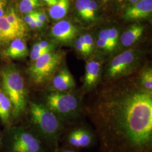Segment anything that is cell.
I'll use <instances>...</instances> for the list:
<instances>
[{
	"label": "cell",
	"mask_w": 152,
	"mask_h": 152,
	"mask_svg": "<svg viewBox=\"0 0 152 152\" xmlns=\"http://www.w3.org/2000/svg\"><path fill=\"white\" fill-rule=\"evenodd\" d=\"M61 137L63 145L77 150L92 147L97 139L94 131L87 125L79 122L67 127Z\"/></svg>",
	"instance_id": "ba28073f"
},
{
	"label": "cell",
	"mask_w": 152,
	"mask_h": 152,
	"mask_svg": "<svg viewBox=\"0 0 152 152\" xmlns=\"http://www.w3.org/2000/svg\"><path fill=\"white\" fill-rule=\"evenodd\" d=\"M85 42L87 45V50L89 54H91L94 48V42L92 36L89 34H86L83 36Z\"/></svg>",
	"instance_id": "d4e9b609"
},
{
	"label": "cell",
	"mask_w": 152,
	"mask_h": 152,
	"mask_svg": "<svg viewBox=\"0 0 152 152\" xmlns=\"http://www.w3.org/2000/svg\"><path fill=\"white\" fill-rule=\"evenodd\" d=\"M34 19H35V17L34 16L33 11L30 13L27 14L26 15L24 18V21L27 25L30 23L33 22Z\"/></svg>",
	"instance_id": "f546056e"
},
{
	"label": "cell",
	"mask_w": 152,
	"mask_h": 152,
	"mask_svg": "<svg viewBox=\"0 0 152 152\" xmlns=\"http://www.w3.org/2000/svg\"><path fill=\"white\" fill-rule=\"evenodd\" d=\"M2 135L0 130V148L2 147Z\"/></svg>",
	"instance_id": "e575fe53"
},
{
	"label": "cell",
	"mask_w": 152,
	"mask_h": 152,
	"mask_svg": "<svg viewBox=\"0 0 152 152\" xmlns=\"http://www.w3.org/2000/svg\"><path fill=\"white\" fill-rule=\"evenodd\" d=\"M33 14H34V17L39 20L43 22L44 23H45V22L47 21V20H48L47 16L43 12L36 11H33Z\"/></svg>",
	"instance_id": "83f0119b"
},
{
	"label": "cell",
	"mask_w": 152,
	"mask_h": 152,
	"mask_svg": "<svg viewBox=\"0 0 152 152\" xmlns=\"http://www.w3.org/2000/svg\"><path fill=\"white\" fill-rule=\"evenodd\" d=\"M144 28L140 24H135L131 26L123 33L121 36V42L122 45L129 47L133 45L141 37Z\"/></svg>",
	"instance_id": "9a60e30c"
},
{
	"label": "cell",
	"mask_w": 152,
	"mask_h": 152,
	"mask_svg": "<svg viewBox=\"0 0 152 152\" xmlns=\"http://www.w3.org/2000/svg\"><path fill=\"white\" fill-rule=\"evenodd\" d=\"M44 5L40 0H20L18 9L22 14H28L34 11L36 8Z\"/></svg>",
	"instance_id": "d6986e66"
},
{
	"label": "cell",
	"mask_w": 152,
	"mask_h": 152,
	"mask_svg": "<svg viewBox=\"0 0 152 152\" xmlns=\"http://www.w3.org/2000/svg\"><path fill=\"white\" fill-rule=\"evenodd\" d=\"M69 0H58L56 4L49 8V15L55 20H60L66 16L69 9Z\"/></svg>",
	"instance_id": "ac0fdd59"
},
{
	"label": "cell",
	"mask_w": 152,
	"mask_h": 152,
	"mask_svg": "<svg viewBox=\"0 0 152 152\" xmlns=\"http://www.w3.org/2000/svg\"><path fill=\"white\" fill-rule=\"evenodd\" d=\"M91 0H76V10L79 16L86 22H88V7Z\"/></svg>",
	"instance_id": "44dd1931"
},
{
	"label": "cell",
	"mask_w": 152,
	"mask_h": 152,
	"mask_svg": "<svg viewBox=\"0 0 152 152\" xmlns=\"http://www.w3.org/2000/svg\"><path fill=\"white\" fill-rule=\"evenodd\" d=\"M7 4V2H5L0 4V17L3 16L5 14V8Z\"/></svg>",
	"instance_id": "4dcf8cb0"
},
{
	"label": "cell",
	"mask_w": 152,
	"mask_h": 152,
	"mask_svg": "<svg viewBox=\"0 0 152 152\" xmlns=\"http://www.w3.org/2000/svg\"><path fill=\"white\" fill-rule=\"evenodd\" d=\"M103 1H106V0H103Z\"/></svg>",
	"instance_id": "74e56055"
},
{
	"label": "cell",
	"mask_w": 152,
	"mask_h": 152,
	"mask_svg": "<svg viewBox=\"0 0 152 152\" xmlns=\"http://www.w3.org/2000/svg\"><path fill=\"white\" fill-rule=\"evenodd\" d=\"M2 147L5 152H50L38 136L23 124L5 129Z\"/></svg>",
	"instance_id": "5b68a950"
},
{
	"label": "cell",
	"mask_w": 152,
	"mask_h": 152,
	"mask_svg": "<svg viewBox=\"0 0 152 152\" xmlns=\"http://www.w3.org/2000/svg\"><path fill=\"white\" fill-rule=\"evenodd\" d=\"M12 112L11 102L0 85V121L5 129H9L14 125Z\"/></svg>",
	"instance_id": "4fadbf2b"
},
{
	"label": "cell",
	"mask_w": 152,
	"mask_h": 152,
	"mask_svg": "<svg viewBox=\"0 0 152 152\" xmlns=\"http://www.w3.org/2000/svg\"><path fill=\"white\" fill-rule=\"evenodd\" d=\"M53 50L51 49H39V50H33L32 49L30 53L31 59L33 61H35L42 55L49 52H51Z\"/></svg>",
	"instance_id": "cb8c5ba5"
},
{
	"label": "cell",
	"mask_w": 152,
	"mask_h": 152,
	"mask_svg": "<svg viewBox=\"0 0 152 152\" xmlns=\"http://www.w3.org/2000/svg\"><path fill=\"white\" fill-rule=\"evenodd\" d=\"M0 85L11 102L14 125L18 124L25 115L28 105V93L20 72L12 66L4 68L1 71Z\"/></svg>",
	"instance_id": "3957f363"
},
{
	"label": "cell",
	"mask_w": 152,
	"mask_h": 152,
	"mask_svg": "<svg viewBox=\"0 0 152 152\" xmlns=\"http://www.w3.org/2000/svg\"><path fill=\"white\" fill-rule=\"evenodd\" d=\"M100 62L94 60L87 62L83 87L85 92L91 91L96 87L100 80Z\"/></svg>",
	"instance_id": "7c38bea8"
},
{
	"label": "cell",
	"mask_w": 152,
	"mask_h": 152,
	"mask_svg": "<svg viewBox=\"0 0 152 152\" xmlns=\"http://www.w3.org/2000/svg\"><path fill=\"white\" fill-rule=\"evenodd\" d=\"M35 22H36V24L37 28H41L43 27L44 25H45L44 23L40 21V20H39L37 19H36V18H35Z\"/></svg>",
	"instance_id": "d6a6232c"
},
{
	"label": "cell",
	"mask_w": 152,
	"mask_h": 152,
	"mask_svg": "<svg viewBox=\"0 0 152 152\" xmlns=\"http://www.w3.org/2000/svg\"><path fill=\"white\" fill-rule=\"evenodd\" d=\"M129 1H130L131 3L132 4H134V3H135L136 2H137L139 0H129Z\"/></svg>",
	"instance_id": "d590c367"
},
{
	"label": "cell",
	"mask_w": 152,
	"mask_h": 152,
	"mask_svg": "<svg viewBox=\"0 0 152 152\" xmlns=\"http://www.w3.org/2000/svg\"><path fill=\"white\" fill-rule=\"evenodd\" d=\"M64 55L61 53L49 52L34 61L28 69V74L33 84L42 86L53 78L56 70L61 63Z\"/></svg>",
	"instance_id": "8992f818"
},
{
	"label": "cell",
	"mask_w": 152,
	"mask_h": 152,
	"mask_svg": "<svg viewBox=\"0 0 152 152\" xmlns=\"http://www.w3.org/2000/svg\"><path fill=\"white\" fill-rule=\"evenodd\" d=\"M98 4L95 1L91 0L88 7V22L94 21L98 10Z\"/></svg>",
	"instance_id": "603a6c76"
},
{
	"label": "cell",
	"mask_w": 152,
	"mask_h": 152,
	"mask_svg": "<svg viewBox=\"0 0 152 152\" xmlns=\"http://www.w3.org/2000/svg\"><path fill=\"white\" fill-rule=\"evenodd\" d=\"M71 91H50L45 96L43 103L66 128L78 123L81 117L80 97Z\"/></svg>",
	"instance_id": "277c9868"
},
{
	"label": "cell",
	"mask_w": 152,
	"mask_h": 152,
	"mask_svg": "<svg viewBox=\"0 0 152 152\" xmlns=\"http://www.w3.org/2000/svg\"><path fill=\"white\" fill-rule=\"evenodd\" d=\"M28 26L31 28V29H36L37 28V26H36V22H35V19L33 22L30 23L29 24H28Z\"/></svg>",
	"instance_id": "836d02e7"
},
{
	"label": "cell",
	"mask_w": 152,
	"mask_h": 152,
	"mask_svg": "<svg viewBox=\"0 0 152 152\" xmlns=\"http://www.w3.org/2000/svg\"><path fill=\"white\" fill-rule=\"evenodd\" d=\"M28 53L27 46L22 38H17L10 43L6 51V55L12 59H22L27 56Z\"/></svg>",
	"instance_id": "2e32d148"
},
{
	"label": "cell",
	"mask_w": 152,
	"mask_h": 152,
	"mask_svg": "<svg viewBox=\"0 0 152 152\" xmlns=\"http://www.w3.org/2000/svg\"><path fill=\"white\" fill-rule=\"evenodd\" d=\"M52 79L51 86L49 88L50 91H69L75 86L73 76L65 68L61 69Z\"/></svg>",
	"instance_id": "8fae6325"
},
{
	"label": "cell",
	"mask_w": 152,
	"mask_h": 152,
	"mask_svg": "<svg viewBox=\"0 0 152 152\" xmlns=\"http://www.w3.org/2000/svg\"><path fill=\"white\" fill-rule=\"evenodd\" d=\"M41 1H42V2H45L46 4H47L48 5L50 6L54 5L55 4H56L58 0H40Z\"/></svg>",
	"instance_id": "1f68e13d"
},
{
	"label": "cell",
	"mask_w": 152,
	"mask_h": 152,
	"mask_svg": "<svg viewBox=\"0 0 152 152\" xmlns=\"http://www.w3.org/2000/svg\"><path fill=\"white\" fill-rule=\"evenodd\" d=\"M140 52L129 49L117 55L109 63L105 78L107 81H114L128 75L136 68L140 59Z\"/></svg>",
	"instance_id": "52a82bcc"
},
{
	"label": "cell",
	"mask_w": 152,
	"mask_h": 152,
	"mask_svg": "<svg viewBox=\"0 0 152 152\" xmlns=\"http://www.w3.org/2000/svg\"><path fill=\"white\" fill-rule=\"evenodd\" d=\"M5 2H7V0H0V4Z\"/></svg>",
	"instance_id": "8d00e7d4"
},
{
	"label": "cell",
	"mask_w": 152,
	"mask_h": 152,
	"mask_svg": "<svg viewBox=\"0 0 152 152\" xmlns=\"http://www.w3.org/2000/svg\"><path fill=\"white\" fill-rule=\"evenodd\" d=\"M24 37L23 34L11 27L5 14L0 17V45H8L15 38H23Z\"/></svg>",
	"instance_id": "5bb4252c"
},
{
	"label": "cell",
	"mask_w": 152,
	"mask_h": 152,
	"mask_svg": "<svg viewBox=\"0 0 152 152\" xmlns=\"http://www.w3.org/2000/svg\"><path fill=\"white\" fill-rule=\"evenodd\" d=\"M96 44H97L98 47L100 49H103L104 50H107V51H112L113 50V49L109 45L108 43L102 39L98 38Z\"/></svg>",
	"instance_id": "4316f807"
},
{
	"label": "cell",
	"mask_w": 152,
	"mask_h": 152,
	"mask_svg": "<svg viewBox=\"0 0 152 152\" xmlns=\"http://www.w3.org/2000/svg\"><path fill=\"white\" fill-rule=\"evenodd\" d=\"M78 151L72 147L63 145L62 147H58L54 152H78Z\"/></svg>",
	"instance_id": "f1b7e54d"
},
{
	"label": "cell",
	"mask_w": 152,
	"mask_h": 152,
	"mask_svg": "<svg viewBox=\"0 0 152 152\" xmlns=\"http://www.w3.org/2000/svg\"><path fill=\"white\" fill-rule=\"evenodd\" d=\"M106 33L107 38L110 41V42L113 45L115 48L116 45L117 44L118 38V32L117 29L112 28L106 29Z\"/></svg>",
	"instance_id": "7402d4cb"
},
{
	"label": "cell",
	"mask_w": 152,
	"mask_h": 152,
	"mask_svg": "<svg viewBox=\"0 0 152 152\" xmlns=\"http://www.w3.org/2000/svg\"><path fill=\"white\" fill-rule=\"evenodd\" d=\"M75 46H76L77 50L81 54L85 56H87L88 55H89L88 51H87V49L85 48V47L83 45V44H82L78 38L76 40V42H75Z\"/></svg>",
	"instance_id": "484cf974"
},
{
	"label": "cell",
	"mask_w": 152,
	"mask_h": 152,
	"mask_svg": "<svg viewBox=\"0 0 152 152\" xmlns=\"http://www.w3.org/2000/svg\"><path fill=\"white\" fill-rule=\"evenodd\" d=\"M78 33V28L71 22L65 20L56 23L51 30V35L57 41L63 42L72 41Z\"/></svg>",
	"instance_id": "30bf717a"
},
{
	"label": "cell",
	"mask_w": 152,
	"mask_h": 152,
	"mask_svg": "<svg viewBox=\"0 0 152 152\" xmlns=\"http://www.w3.org/2000/svg\"><path fill=\"white\" fill-rule=\"evenodd\" d=\"M139 85L143 89L149 92H152V71L151 68H148L144 71L140 80Z\"/></svg>",
	"instance_id": "ffe728a7"
},
{
	"label": "cell",
	"mask_w": 152,
	"mask_h": 152,
	"mask_svg": "<svg viewBox=\"0 0 152 152\" xmlns=\"http://www.w3.org/2000/svg\"><path fill=\"white\" fill-rule=\"evenodd\" d=\"M152 0H139L128 6L124 12V18L127 21L146 19L151 16Z\"/></svg>",
	"instance_id": "9c48e42d"
},
{
	"label": "cell",
	"mask_w": 152,
	"mask_h": 152,
	"mask_svg": "<svg viewBox=\"0 0 152 152\" xmlns=\"http://www.w3.org/2000/svg\"><path fill=\"white\" fill-rule=\"evenodd\" d=\"M28 112L27 126L43 142L49 152H54L66 129L65 125L43 103L29 102Z\"/></svg>",
	"instance_id": "7a4b0ae2"
},
{
	"label": "cell",
	"mask_w": 152,
	"mask_h": 152,
	"mask_svg": "<svg viewBox=\"0 0 152 152\" xmlns=\"http://www.w3.org/2000/svg\"><path fill=\"white\" fill-rule=\"evenodd\" d=\"M5 15L7 20L12 27L16 31L22 33L24 36L26 35L28 29L27 24L24 22V20L18 16L13 7L8 9Z\"/></svg>",
	"instance_id": "e0dca14e"
},
{
	"label": "cell",
	"mask_w": 152,
	"mask_h": 152,
	"mask_svg": "<svg viewBox=\"0 0 152 152\" xmlns=\"http://www.w3.org/2000/svg\"><path fill=\"white\" fill-rule=\"evenodd\" d=\"M102 152H152V95L138 81L110 85L90 110Z\"/></svg>",
	"instance_id": "6da1fadb"
}]
</instances>
